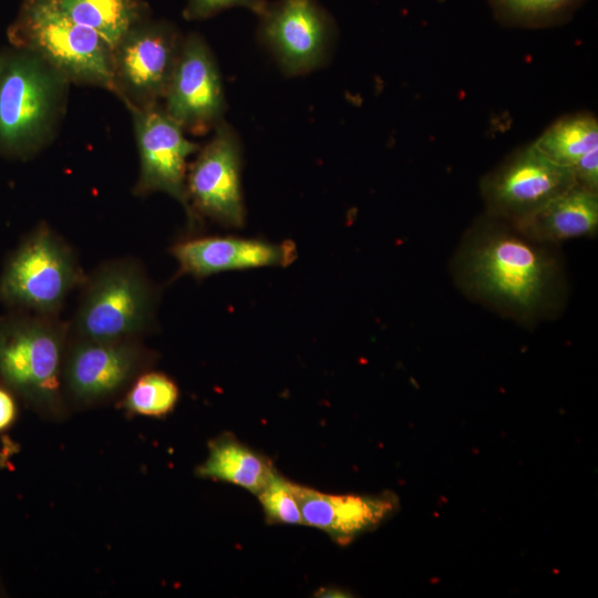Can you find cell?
I'll use <instances>...</instances> for the list:
<instances>
[{"mask_svg":"<svg viewBox=\"0 0 598 598\" xmlns=\"http://www.w3.org/2000/svg\"><path fill=\"white\" fill-rule=\"evenodd\" d=\"M162 105L185 133L193 135L207 134L225 120L227 105L219 69L199 34L183 38Z\"/></svg>","mask_w":598,"mask_h":598,"instance_id":"cell-13","label":"cell"},{"mask_svg":"<svg viewBox=\"0 0 598 598\" xmlns=\"http://www.w3.org/2000/svg\"><path fill=\"white\" fill-rule=\"evenodd\" d=\"M183 37L166 22L143 21L112 49V91L127 109L161 104Z\"/></svg>","mask_w":598,"mask_h":598,"instance_id":"cell-7","label":"cell"},{"mask_svg":"<svg viewBox=\"0 0 598 598\" xmlns=\"http://www.w3.org/2000/svg\"><path fill=\"white\" fill-rule=\"evenodd\" d=\"M587 0H487L503 25L544 29L568 22Z\"/></svg>","mask_w":598,"mask_h":598,"instance_id":"cell-20","label":"cell"},{"mask_svg":"<svg viewBox=\"0 0 598 598\" xmlns=\"http://www.w3.org/2000/svg\"><path fill=\"white\" fill-rule=\"evenodd\" d=\"M257 496L268 523L303 525L292 482L277 474Z\"/></svg>","mask_w":598,"mask_h":598,"instance_id":"cell-22","label":"cell"},{"mask_svg":"<svg viewBox=\"0 0 598 598\" xmlns=\"http://www.w3.org/2000/svg\"><path fill=\"white\" fill-rule=\"evenodd\" d=\"M533 144L550 161L571 171L585 156L598 151V120L590 112L566 114Z\"/></svg>","mask_w":598,"mask_h":598,"instance_id":"cell-18","label":"cell"},{"mask_svg":"<svg viewBox=\"0 0 598 598\" xmlns=\"http://www.w3.org/2000/svg\"><path fill=\"white\" fill-rule=\"evenodd\" d=\"M179 275L196 279L228 270L268 266H289L298 256L295 243H270L234 236H207L183 239L171 248Z\"/></svg>","mask_w":598,"mask_h":598,"instance_id":"cell-14","label":"cell"},{"mask_svg":"<svg viewBox=\"0 0 598 598\" xmlns=\"http://www.w3.org/2000/svg\"><path fill=\"white\" fill-rule=\"evenodd\" d=\"M178 395L177 385L166 374L146 372L131 384L123 405L134 414L163 416L174 409Z\"/></svg>","mask_w":598,"mask_h":598,"instance_id":"cell-21","label":"cell"},{"mask_svg":"<svg viewBox=\"0 0 598 598\" xmlns=\"http://www.w3.org/2000/svg\"><path fill=\"white\" fill-rule=\"evenodd\" d=\"M78 23L96 32L112 49L135 25L145 21L138 0H56Z\"/></svg>","mask_w":598,"mask_h":598,"instance_id":"cell-19","label":"cell"},{"mask_svg":"<svg viewBox=\"0 0 598 598\" xmlns=\"http://www.w3.org/2000/svg\"><path fill=\"white\" fill-rule=\"evenodd\" d=\"M17 417V402L12 391L0 384V432L7 430Z\"/></svg>","mask_w":598,"mask_h":598,"instance_id":"cell-24","label":"cell"},{"mask_svg":"<svg viewBox=\"0 0 598 598\" xmlns=\"http://www.w3.org/2000/svg\"><path fill=\"white\" fill-rule=\"evenodd\" d=\"M85 278L72 247L42 223L8 258L0 275V302L12 310L58 317Z\"/></svg>","mask_w":598,"mask_h":598,"instance_id":"cell-6","label":"cell"},{"mask_svg":"<svg viewBox=\"0 0 598 598\" xmlns=\"http://www.w3.org/2000/svg\"><path fill=\"white\" fill-rule=\"evenodd\" d=\"M257 16L259 39L285 74L309 73L330 56L336 23L318 0L266 2Z\"/></svg>","mask_w":598,"mask_h":598,"instance_id":"cell-10","label":"cell"},{"mask_svg":"<svg viewBox=\"0 0 598 598\" xmlns=\"http://www.w3.org/2000/svg\"><path fill=\"white\" fill-rule=\"evenodd\" d=\"M303 525L327 533L336 543L347 545L358 535L383 522L396 507V498L380 496L333 495L292 483Z\"/></svg>","mask_w":598,"mask_h":598,"instance_id":"cell-15","label":"cell"},{"mask_svg":"<svg viewBox=\"0 0 598 598\" xmlns=\"http://www.w3.org/2000/svg\"><path fill=\"white\" fill-rule=\"evenodd\" d=\"M69 323L12 310L0 318V382L42 414L63 411L62 368Z\"/></svg>","mask_w":598,"mask_h":598,"instance_id":"cell-3","label":"cell"},{"mask_svg":"<svg viewBox=\"0 0 598 598\" xmlns=\"http://www.w3.org/2000/svg\"><path fill=\"white\" fill-rule=\"evenodd\" d=\"M63 392L75 402L92 404L123 390L152 360L140 339L100 341L69 337Z\"/></svg>","mask_w":598,"mask_h":598,"instance_id":"cell-12","label":"cell"},{"mask_svg":"<svg viewBox=\"0 0 598 598\" xmlns=\"http://www.w3.org/2000/svg\"><path fill=\"white\" fill-rule=\"evenodd\" d=\"M70 84L37 54L1 49V157L24 161L49 146L64 116Z\"/></svg>","mask_w":598,"mask_h":598,"instance_id":"cell-2","label":"cell"},{"mask_svg":"<svg viewBox=\"0 0 598 598\" xmlns=\"http://www.w3.org/2000/svg\"><path fill=\"white\" fill-rule=\"evenodd\" d=\"M241 155L240 138L224 120L187 167L190 228L199 227L205 217L229 228L244 226L246 210L240 181Z\"/></svg>","mask_w":598,"mask_h":598,"instance_id":"cell-8","label":"cell"},{"mask_svg":"<svg viewBox=\"0 0 598 598\" xmlns=\"http://www.w3.org/2000/svg\"><path fill=\"white\" fill-rule=\"evenodd\" d=\"M548 244L485 214L467 230L453 259L461 290L522 323H533L559 308L564 275Z\"/></svg>","mask_w":598,"mask_h":598,"instance_id":"cell-1","label":"cell"},{"mask_svg":"<svg viewBox=\"0 0 598 598\" xmlns=\"http://www.w3.org/2000/svg\"><path fill=\"white\" fill-rule=\"evenodd\" d=\"M81 288L78 309L69 323L71 337L132 340L154 326L158 290L136 260L104 262L86 275Z\"/></svg>","mask_w":598,"mask_h":598,"instance_id":"cell-5","label":"cell"},{"mask_svg":"<svg viewBox=\"0 0 598 598\" xmlns=\"http://www.w3.org/2000/svg\"><path fill=\"white\" fill-rule=\"evenodd\" d=\"M132 116L140 173L133 193L146 196L164 193L176 199L190 220L186 195L187 159L200 145L186 137L183 128L164 111L162 103L127 109Z\"/></svg>","mask_w":598,"mask_h":598,"instance_id":"cell-11","label":"cell"},{"mask_svg":"<svg viewBox=\"0 0 598 598\" xmlns=\"http://www.w3.org/2000/svg\"><path fill=\"white\" fill-rule=\"evenodd\" d=\"M513 226L527 237L548 245L594 236L598 229V193L575 184Z\"/></svg>","mask_w":598,"mask_h":598,"instance_id":"cell-16","label":"cell"},{"mask_svg":"<svg viewBox=\"0 0 598 598\" xmlns=\"http://www.w3.org/2000/svg\"><path fill=\"white\" fill-rule=\"evenodd\" d=\"M575 184L570 169L557 165L530 143L486 173L480 192L487 214L517 225Z\"/></svg>","mask_w":598,"mask_h":598,"instance_id":"cell-9","label":"cell"},{"mask_svg":"<svg viewBox=\"0 0 598 598\" xmlns=\"http://www.w3.org/2000/svg\"><path fill=\"white\" fill-rule=\"evenodd\" d=\"M7 37L11 47L37 54L71 84L112 91V48L56 0H22Z\"/></svg>","mask_w":598,"mask_h":598,"instance_id":"cell-4","label":"cell"},{"mask_svg":"<svg viewBox=\"0 0 598 598\" xmlns=\"http://www.w3.org/2000/svg\"><path fill=\"white\" fill-rule=\"evenodd\" d=\"M0 52H1V49H0Z\"/></svg>","mask_w":598,"mask_h":598,"instance_id":"cell-25","label":"cell"},{"mask_svg":"<svg viewBox=\"0 0 598 598\" xmlns=\"http://www.w3.org/2000/svg\"><path fill=\"white\" fill-rule=\"evenodd\" d=\"M271 461L230 434L209 444L208 456L197 468V475L227 482L258 495L277 475Z\"/></svg>","mask_w":598,"mask_h":598,"instance_id":"cell-17","label":"cell"},{"mask_svg":"<svg viewBox=\"0 0 598 598\" xmlns=\"http://www.w3.org/2000/svg\"><path fill=\"white\" fill-rule=\"evenodd\" d=\"M266 2V0H187L184 16L188 20L206 19L233 7H244L258 14Z\"/></svg>","mask_w":598,"mask_h":598,"instance_id":"cell-23","label":"cell"}]
</instances>
